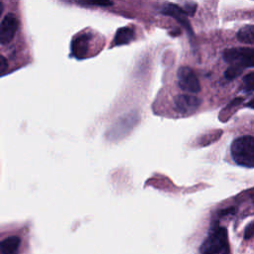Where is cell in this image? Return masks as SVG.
Wrapping results in <instances>:
<instances>
[{
    "label": "cell",
    "instance_id": "obj_1",
    "mask_svg": "<svg viewBox=\"0 0 254 254\" xmlns=\"http://www.w3.org/2000/svg\"><path fill=\"white\" fill-rule=\"evenodd\" d=\"M199 250L200 254H229L226 229L217 224L213 225Z\"/></svg>",
    "mask_w": 254,
    "mask_h": 254
},
{
    "label": "cell",
    "instance_id": "obj_2",
    "mask_svg": "<svg viewBox=\"0 0 254 254\" xmlns=\"http://www.w3.org/2000/svg\"><path fill=\"white\" fill-rule=\"evenodd\" d=\"M234 162L240 166L254 168V136L236 138L230 147Z\"/></svg>",
    "mask_w": 254,
    "mask_h": 254
},
{
    "label": "cell",
    "instance_id": "obj_3",
    "mask_svg": "<svg viewBox=\"0 0 254 254\" xmlns=\"http://www.w3.org/2000/svg\"><path fill=\"white\" fill-rule=\"evenodd\" d=\"M223 59L230 65L241 69L254 67V48H230L223 52Z\"/></svg>",
    "mask_w": 254,
    "mask_h": 254
},
{
    "label": "cell",
    "instance_id": "obj_4",
    "mask_svg": "<svg viewBox=\"0 0 254 254\" xmlns=\"http://www.w3.org/2000/svg\"><path fill=\"white\" fill-rule=\"evenodd\" d=\"M178 84L181 89L190 93H197L200 90L199 80L194 71L188 67L182 66L179 68L178 73Z\"/></svg>",
    "mask_w": 254,
    "mask_h": 254
},
{
    "label": "cell",
    "instance_id": "obj_5",
    "mask_svg": "<svg viewBox=\"0 0 254 254\" xmlns=\"http://www.w3.org/2000/svg\"><path fill=\"white\" fill-rule=\"evenodd\" d=\"M19 27V20L13 13H8L4 16L0 24V43L8 44L14 38Z\"/></svg>",
    "mask_w": 254,
    "mask_h": 254
},
{
    "label": "cell",
    "instance_id": "obj_6",
    "mask_svg": "<svg viewBox=\"0 0 254 254\" xmlns=\"http://www.w3.org/2000/svg\"><path fill=\"white\" fill-rule=\"evenodd\" d=\"M175 108L184 115L193 113L200 105V99L194 95L179 94L174 99Z\"/></svg>",
    "mask_w": 254,
    "mask_h": 254
},
{
    "label": "cell",
    "instance_id": "obj_7",
    "mask_svg": "<svg viewBox=\"0 0 254 254\" xmlns=\"http://www.w3.org/2000/svg\"><path fill=\"white\" fill-rule=\"evenodd\" d=\"M90 42V36L86 33L78 35L72 40L71 53L74 57L82 59L86 57L88 51V44Z\"/></svg>",
    "mask_w": 254,
    "mask_h": 254
},
{
    "label": "cell",
    "instance_id": "obj_8",
    "mask_svg": "<svg viewBox=\"0 0 254 254\" xmlns=\"http://www.w3.org/2000/svg\"><path fill=\"white\" fill-rule=\"evenodd\" d=\"M162 13L166 14V15H169L175 19H177L178 21H180L181 23H184L186 26H188V20L186 19V14H185V11L180 8L178 5H175V4H171V3H168V4H165L162 8Z\"/></svg>",
    "mask_w": 254,
    "mask_h": 254
},
{
    "label": "cell",
    "instance_id": "obj_9",
    "mask_svg": "<svg viewBox=\"0 0 254 254\" xmlns=\"http://www.w3.org/2000/svg\"><path fill=\"white\" fill-rule=\"evenodd\" d=\"M21 240L18 236H9L1 242L2 254H18Z\"/></svg>",
    "mask_w": 254,
    "mask_h": 254
},
{
    "label": "cell",
    "instance_id": "obj_10",
    "mask_svg": "<svg viewBox=\"0 0 254 254\" xmlns=\"http://www.w3.org/2000/svg\"><path fill=\"white\" fill-rule=\"evenodd\" d=\"M134 39V31L129 27H122L117 30L114 37V45L121 46L130 43Z\"/></svg>",
    "mask_w": 254,
    "mask_h": 254
},
{
    "label": "cell",
    "instance_id": "obj_11",
    "mask_svg": "<svg viewBox=\"0 0 254 254\" xmlns=\"http://www.w3.org/2000/svg\"><path fill=\"white\" fill-rule=\"evenodd\" d=\"M237 39L242 43L254 45V25L242 27L237 33Z\"/></svg>",
    "mask_w": 254,
    "mask_h": 254
},
{
    "label": "cell",
    "instance_id": "obj_12",
    "mask_svg": "<svg viewBox=\"0 0 254 254\" xmlns=\"http://www.w3.org/2000/svg\"><path fill=\"white\" fill-rule=\"evenodd\" d=\"M243 88L245 91H254V71L243 77Z\"/></svg>",
    "mask_w": 254,
    "mask_h": 254
},
{
    "label": "cell",
    "instance_id": "obj_13",
    "mask_svg": "<svg viewBox=\"0 0 254 254\" xmlns=\"http://www.w3.org/2000/svg\"><path fill=\"white\" fill-rule=\"evenodd\" d=\"M242 72V69L237 67V66H233V65H230L224 72V76L227 78V79H233L235 77H237L238 75H240V73Z\"/></svg>",
    "mask_w": 254,
    "mask_h": 254
},
{
    "label": "cell",
    "instance_id": "obj_14",
    "mask_svg": "<svg viewBox=\"0 0 254 254\" xmlns=\"http://www.w3.org/2000/svg\"><path fill=\"white\" fill-rule=\"evenodd\" d=\"M254 235V221L251 222L250 224L247 225V227L245 228L244 231V238L245 239H249Z\"/></svg>",
    "mask_w": 254,
    "mask_h": 254
},
{
    "label": "cell",
    "instance_id": "obj_15",
    "mask_svg": "<svg viewBox=\"0 0 254 254\" xmlns=\"http://www.w3.org/2000/svg\"><path fill=\"white\" fill-rule=\"evenodd\" d=\"M82 3L89 4V5H97V6H111V5H113L112 1H84Z\"/></svg>",
    "mask_w": 254,
    "mask_h": 254
},
{
    "label": "cell",
    "instance_id": "obj_16",
    "mask_svg": "<svg viewBox=\"0 0 254 254\" xmlns=\"http://www.w3.org/2000/svg\"><path fill=\"white\" fill-rule=\"evenodd\" d=\"M1 64H0V70H1V73L3 74L6 70V67H7V64H6V59L4 58V56H1Z\"/></svg>",
    "mask_w": 254,
    "mask_h": 254
},
{
    "label": "cell",
    "instance_id": "obj_17",
    "mask_svg": "<svg viewBox=\"0 0 254 254\" xmlns=\"http://www.w3.org/2000/svg\"><path fill=\"white\" fill-rule=\"evenodd\" d=\"M235 212V208L234 207H230V208H227V209H224L220 212L221 215H225V214H228V213H234Z\"/></svg>",
    "mask_w": 254,
    "mask_h": 254
},
{
    "label": "cell",
    "instance_id": "obj_18",
    "mask_svg": "<svg viewBox=\"0 0 254 254\" xmlns=\"http://www.w3.org/2000/svg\"><path fill=\"white\" fill-rule=\"evenodd\" d=\"M246 106L247 107H250V108H253L254 109V97L250 100V101H248V103H246Z\"/></svg>",
    "mask_w": 254,
    "mask_h": 254
}]
</instances>
